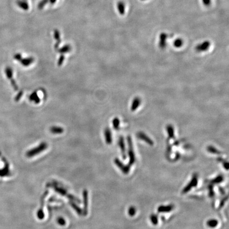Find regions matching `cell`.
Instances as JSON below:
<instances>
[{
	"label": "cell",
	"instance_id": "1",
	"mask_svg": "<svg viewBox=\"0 0 229 229\" xmlns=\"http://www.w3.org/2000/svg\"><path fill=\"white\" fill-rule=\"evenodd\" d=\"M48 148L47 143L45 142H43L41 143L39 146H36V148H33L31 150H29L26 153V156L28 157H32L36 156L38 154L41 153L44 151L45 150Z\"/></svg>",
	"mask_w": 229,
	"mask_h": 229
},
{
	"label": "cell",
	"instance_id": "19",
	"mask_svg": "<svg viewBox=\"0 0 229 229\" xmlns=\"http://www.w3.org/2000/svg\"><path fill=\"white\" fill-rule=\"evenodd\" d=\"M5 74L7 75V79H9L10 80H11L13 79V70H12L11 67H7L5 69Z\"/></svg>",
	"mask_w": 229,
	"mask_h": 229
},
{
	"label": "cell",
	"instance_id": "14",
	"mask_svg": "<svg viewBox=\"0 0 229 229\" xmlns=\"http://www.w3.org/2000/svg\"><path fill=\"white\" fill-rule=\"evenodd\" d=\"M29 99L30 101H33V103H35L36 104H38L41 101L40 98H39V97L37 95V91H34L33 93L29 96Z\"/></svg>",
	"mask_w": 229,
	"mask_h": 229
},
{
	"label": "cell",
	"instance_id": "36",
	"mask_svg": "<svg viewBox=\"0 0 229 229\" xmlns=\"http://www.w3.org/2000/svg\"><path fill=\"white\" fill-rule=\"evenodd\" d=\"M203 3L205 4V5H206L210 4V2H211L210 0H203Z\"/></svg>",
	"mask_w": 229,
	"mask_h": 229
},
{
	"label": "cell",
	"instance_id": "3",
	"mask_svg": "<svg viewBox=\"0 0 229 229\" xmlns=\"http://www.w3.org/2000/svg\"><path fill=\"white\" fill-rule=\"evenodd\" d=\"M197 184H198V176L196 174H195L192 177L191 180L183 189V190L182 191V193L184 194L188 193L191 189L193 187H195L197 186Z\"/></svg>",
	"mask_w": 229,
	"mask_h": 229
},
{
	"label": "cell",
	"instance_id": "6",
	"mask_svg": "<svg viewBox=\"0 0 229 229\" xmlns=\"http://www.w3.org/2000/svg\"><path fill=\"white\" fill-rule=\"evenodd\" d=\"M83 215L86 216L88 212V192L86 189H84L83 191Z\"/></svg>",
	"mask_w": 229,
	"mask_h": 229
},
{
	"label": "cell",
	"instance_id": "30",
	"mask_svg": "<svg viewBox=\"0 0 229 229\" xmlns=\"http://www.w3.org/2000/svg\"><path fill=\"white\" fill-rule=\"evenodd\" d=\"M23 94H24L23 91H20L19 93L17 94V95L16 96V97H15V101H16V102L19 101V100H20V99L21 98L22 96L23 95Z\"/></svg>",
	"mask_w": 229,
	"mask_h": 229
},
{
	"label": "cell",
	"instance_id": "17",
	"mask_svg": "<svg viewBox=\"0 0 229 229\" xmlns=\"http://www.w3.org/2000/svg\"><path fill=\"white\" fill-rule=\"evenodd\" d=\"M141 100L138 97H136L134 99L131 106V110L132 111H134L139 107V106L141 105Z\"/></svg>",
	"mask_w": 229,
	"mask_h": 229
},
{
	"label": "cell",
	"instance_id": "32",
	"mask_svg": "<svg viewBox=\"0 0 229 229\" xmlns=\"http://www.w3.org/2000/svg\"><path fill=\"white\" fill-rule=\"evenodd\" d=\"M22 58V57L21 55L20 54H19V53L16 54L14 55V59L16 60H17L18 61H20V60H21Z\"/></svg>",
	"mask_w": 229,
	"mask_h": 229
},
{
	"label": "cell",
	"instance_id": "31",
	"mask_svg": "<svg viewBox=\"0 0 229 229\" xmlns=\"http://www.w3.org/2000/svg\"><path fill=\"white\" fill-rule=\"evenodd\" d=\"M64 56L63 55H61V56L59 58V60L58 61V63H57V64H58V66H60L63 64V62L64 61Z\"/></svg>",
	"mask_w": 229,
	"mask_h": 229
},
{
	"label": "cell",
	"instance_id": "5",
	"mask_svg": "<svg viewBox=\"0 0 229 229\" xmlns=\"http://www.w3.org/2000/svg\"><path fill=\"white\" fill-rule=\"evenodd\" d=\"M114 163L115 165H117L118 168H119L120 170L122 171L125 174H129V170H130V167L129 165H125L124 163H122L120 160L118 159V158H116L114 160Z\"/></svg>",
	"mask_w": 229,
	"mask_h": 229
},
{
	"label": "cell",
	"instance_id": "20",
	"mask_svg": "<svg viewBox=\"0 0 229 229\" xmlns=\"http://www.w3.org/2000/svg\"><path fill=\"white\" fill-rule=\"evenodd\" d=\"M167 131H168V135H169L170 138H174V129L171 125H168L167 126Z\"/></svg>",
	"mask_w": 229,
	"mask_h": 229
},
{
	"label": "cell",
	"instance_id": "29",
	"mask_svg": "<svg viewBox=\"0 0 229 229\" xmlns=\"http://www.w3.org/2000/svg\"><path fill=\"white\" fill-rule=\"evenodd\" d=\"M182 41L180 39H178L174 41V45L176 47H180L182 45Z\"/></svg>",
	"mask_w": 229,
	"mask_h": 229
},
{
	"label": "cell",
	"instance_id": "7",
	"mask_svg": "<svg viewBox=\"0 0 229 229\" xmlns=\"http://www.w3.org/2000/svg\"><path fill=\"white\" fill-rule=\"evenodd\" d=\"M52 187L54 189V190H55L56 192H57V193L63 196H66L67 197H68V196L69 195V193H67L66 190H65L63 187H58V186H57V185H52Z\"/></svg>",
	"mask_w": 229,
	"mask_h": 229
},
{
	"label": "cell",
	"instance_id": "8",
	"mask_svg": "<svg viewBox=\"0 0 229 229\" xmlns=\"http://www.w3.org/2000/svg\"><path fill=\"white\" fill-rule=\"evenodd\" d=\"M174 205H161L158 208L157 211L159 213H168L171 212L174 209Z\"/></svg>",
	"mask_w": 229,
	"mask_h": 229
},
{
	"label": "cell",
	"instance_id": "23",
	"mask_svg": "<svg viewBox=\"0 0 229 229\" xmlns=\"http://www.w3.org/2000/svg\"><path fill=\"white\" fill-rule=\"evenodd\" d=\"M165 41H166V35L162 34L160 36V47H165Z\"/></svg>",
	"mask_w": 229,
	"mask_h": 229
},
{
	"label": "cell",
	"instance_id": "34",
	"mask_svg": "<svg viewBox=\"0 0 229 229\" xmlns=\"http://www.w3.org/2000/svg\"><path fill=\"white\" fill-rule=\"evenodd\" d=\"M210 187H211V188L210 189V196H211V197H213V196H214V191H213V190L212 187V186H210Z\"/></svg>",
	"mask_w": 229,
	"mask_h": 229
},
{
	"label": "cell",
	"instance_id": "28",
	"mask_svg": "<svg viewBox=\"0 0 229 229\" xmlns=\"http://www.w3.org/2000/svg\"><path fill=\"white\" fill-rule=\"evenodd\" d=\"M136 210L135 207L134 206H131L130 208H129V214L131 216H133L134 215H135L136 214Z\"/></svg>",
	"mask_w": 229,
	"mask_h": 229
},
{
	"label": "cell",
	"instance_id": "21",
	"mask_svg": "<svg viewBox=\"0 0 229 229\" xmlns=\"http://www.w3.org/2000/svg\"><path fill=\"white\" fill-rule=\"evenodd\" d=\"M71 50V47L69 45H66L63 46V47L61 48L60 49H58V52L61 53V54H64L66 52H69Z\"/></svg>",
	"mask_w": 229,
	"mask_h": 229
},
{
	"label": "cell",
	"instance_id": "13",
	"mask_svg": "<svg viewBox=\"0 0 229 229\" xmlns=\"http://www.w3.org/2000/svg\"><path fill=\"white\" fill-rule=\"evenodd\" d=\"M210 45V43L209 41H205L204 43L198 45L197 47H196V50L198 52H204L205 50H207L208 48H209Z\"/></svg>",
	"mask_w": 229,
	"mask_h": 229
},
{
	"label": "cell",
	"instance_id": "9",
	"mask_svg": "<svg viewBox=\"0 0 229 229\" xmlns=\"http://www.w3.org/2000/svg\"><path fill=\"white\" fill-rule=\"evenodd\" d=\"M137 137L138 138L142 140L143 141H145L146 143H148L150 146L153 145V142L149 137H148L146 134L143 133L142 132H140L137 134Z\"/></svg>",
	"mask_w": 229,
	"mask_h": 229
},
{
	"label": "cell",
	"instance_id": "33",
	"mask_svg": "<svg viewBox=\"0 0 229 229\" xmlns=\"http://www.w3.org/2000/svg\"><path fill=\"white\" fill-rule=\"evenodd\" d=\"M227 198H228V197H227V198H223V199L221 200V203H220V204H219V208H222V206L224 205V204L225 203V202H226V200H227Z\"/></svg>",
	"mask_w": 229,
	"mask_h": 229
},
{
	"label": "cell",
	"instance_id": "18",
	"mask_svg": "<svg viewBox=\"0 0 229 229\" xmlns=\"http://www.w3.org/2000/svg\"><path fill=\"white\" fill-rule=\"evenodd\" d=\"M218 221L217 219H210L206 222V225L210 228H214L215 227H217L218 225Z\"/></svg>",
	"mask_w": 229,
	"mask_h": 229
},
{
	"label": "cell",
	"instance_id": "12",
	"mask_svg": "<svg viewBox=\"0 0 229 229\" xmlns=\"http://www.w3.org/2000/svg\"><path fill=\"white\" fill-rule=\"evenodd\" d=\"M34 61H35V59L33 57H30L25 58H22L21 60H20L19 62H20L21 64L24 66H28L32 63H33Z\"/></svg>",
	"mask_w": 229,
	"mask_h": 229
},
{
	"label": "cell",
	"instance_id": "22",
	"mask_svg": "<svg viewBox=\"0 0 229 229\" xmlns=\"http://www.w3.org/2000/svg\"><path fill=\"white\" fill-rule=\"evenodd\" d=\"M207 150L211 153L214 154H221V152H219V151L213 146H208V148H207Z\"/></svg>",
	"mask_w": 229,
	"mask_h": 229
},
{
	"label": "cell",
	"instance_id": "24",
	"mask_svg": "<svg viewBox=\"0 0 229 229\" xmlns=\"http://www.w3.org/2000/svg\"><path fill=\"white\" fill-rule=\"evenodd\" d=\"M119 125H120L119 119L117 117L114 118L112 120V125H113L114 129L116 130H118L119 128Z\"/></svg>",
	"mask_w": 229,
	"mask_h": 229
},
{
	"label": "cell",
	"instance_id": "27",
	"mask_svg": "<svg viewBox=\"0 0 229 229\" xmlns=\"http://www.w3.org/2000/svg\"><path fill=\"white\" fill-rule=\"evenodd\" d=\"M57 222L58 224L61 226H64L66 224V221L65 219L62 217H59L57 218Z\"/></svg>",
	"mask_w": 229,
	"mask_h": 229
},
{
	"label": "cell",
	"instance_id": "25",
	"mask_svg": "<svg viewBox=\"0 0 229 229\" xmlns=\"http://www.w3.org/2000/svg\"><path fill=\"white\" fill-rule=\"evenodd\" d=\"M223 179H224L223 176L222 175H219L217 177H216L215 179H213L212 181V182L213 184H219L223 181Z\"/></svg>",
	"mask_w": 229,
	"mask_h": 229
},
{
	"label": "cell",
	"instance_id": "2",
	"mask_svg": "<svg viewBox=\"0 0 229 229\" xmlns=\"http://www.w3.org/2000/svg\"><path fill=\"white\" fill-rule=\"evenodd\" d=\"M127 142L129 145V165H132L134 163L135 161V156L134 152L133 146V143L131 141V138L130 136L127 137Z\"/></svg>",
	"mask_w": 229,
	"mask_h": 229
},
{
	"label": "cell",
	"instance_id": "16",
	"mask_svg": "<svg viewBox=\"0 0 229 229\" xmlns=\"http://www.w3.org/2000/svg\"><path fill=\"white\" fill-rule=\"evenodd\" d=\"M49 131L54 134H60L64 132V129L61 127L52 126L50 127Z\"/></svg>",
	"mask_w": 229,
	"mask_h": 229
},
{
	"label": "cell",
	"instance_id": "15",
	"mask_svg": "<svg viewBox=\"0 0 229 229\" xmlns=\"http://www.w3.org/2000/svg\"><path fill=\"white\" fill-rule=\"evenodd\" d=\"M69 204L72 208L75 211V212L78 213V214L79 215H83V210H82L78 205L75 204V202H74L73 201H69Z\"/></svg>",
	"mask_w": 229,
	"mask_h": 229
},
{
	"label": "cell",
	"instance_id": "26",
	"mask_svg": "<svg viewBox=\"0 0 229 229\" xmlns=\"http://www.w3.org/2000/svg\"><path fill=\"white\" fill-rule=\"evenodd\" d=\"M151 222L153 225H156L158 224V217L155 214H152L150 216Z\"/></svg>",
	"mask_w": 229,
	"mask_h": 229
},
{
	"label": "cell",
	"instance_id": "4",
	"mask_svg": "<svg viewBox=\"0 0 229 229\" xmlns=\"http://www.w3.org/2000/svg\"><path fill=\"white\" fill-rule=\"evenodd\" d=\"M48 194V191H46L43 194V196L41 198V208L38 210L37 213V216L39 219H43L45 217V214L44 212V201L46 197L47 196Z\"/></svg>",
	"mask_w": 229,
	"mask_h": 229
},
{
	"label": "cell",
	"instance_id": "11",
	"mask_svg": "<svg viewBox=\"0 0 229 229\" xmlns=\"http://www.w3.org/2000/svg\"><path fill=\"white\" fill-rule=\"evenodd\" d=\"M118 144H119V147L120 148V150L122 151V156L124 159L126 158V151H125V145L124 143V138L123 137H120L118 141Z\"/></svg>",
	"mask_w": 229,
	"mask_h": 229
},
{
	"label": "cell",
	"instance_id": "10",
	"mask_svg": "<svg viewBox=\"0 0 229 229\" xmlns=\"http://www.w3.org/2000/svg\"><path fill=\"white\" fill-rule=\"evenodd\" d=\"M104 135H105L106 142L108 144H110L112 143V131H110V129L109 128H106L105 129Z\"/></svg>",
	"mask_w": 229,
	"mask_h": 229
},
{
	"label": "cell",
	"instance_id": "35",
	"mask_svg": "<svg viewBox=\"0 0 229 229\" xmlns=\"http://www.w3.org/2000/svg\"><path fill=\"white\" fill-rule=\"evenodd\" d=\"M228 165H229L228 162H225L224 163H223V167H224V168H225V169L227 170H228V168H228Z\"/></svg>",
	"mask_w": 229,
	"mask_h": 229
}]
</instances>
